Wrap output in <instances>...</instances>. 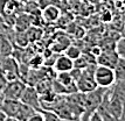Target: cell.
Returning <instances> with one entry per match:
<instances>
[{"mask_svg":"<svg viewBox=\"0 0 125 121\" xmlns=\"http://www.w3.org/2000/svg\"><path fill=\"white\" fill-rule=\"evenodd\" d=\"M106 90L108 88L97 86L93 91H90L88 93H84V111H83V114H82L81 119L88 120V118L97 110V107L101 104V101L103 99L104 93H105Z\"/></svg>","mask_w":125,"mask_h":121,"instance_id":"cell-1","label":"cell"},{"mask_svg":"<svg viewBox=\"0 0 125 121\" xmlns=\"http://www.w3.org/2000/svg\"><path fill=\"white\" fill-rule=\"evenodd\" d=\"M97 64H90L87 68L82 69L81 75L76 82V87L78 92L82 93H88L97 87V84L95 80V68Z\"/></svg>","mask_w":125,"mask_h":121,"instance_id":"cell-2","label":"cell"},{"mask_svg":"<svg viewBox=\"0 0 125 121\" xmlns=\"http://www.w3.org/2000/svg\"><path fill=\"white\" fill-rule=\"evenodd\" d=\"M95 80L96 84L99 87H104V88H109L116 82V75L112 68L109 66H104V65H99L97 64L95 68Z\"/></svg>","mask_w":125,"mask_h":121,"instance_id":"cell-3","label":"cell"},{"mask_svg":"<svg viewBox=\"0 0 125 121\" xmlns=\"http://www.w3.org/2000/svg\"><path fill=\"white\" fill-rule=\"evenodd\" d=\"M26 86H27L26 82H23L21 78H16V79H13V80H8L7 85L2 90L4 98H6V99L20 100Z\"/></svg>","mask_w":125,"mask_h":121,"instance_id":"cell-4","label":"cell"},{"mask_svg":"<svg viewBox=\"0 0 125 121\" xmlns=\"http://www.w3.org/2000/svg\"><path fill=\"white\" fill-rule=\"evenodd\" d=\"M20 101L33 107V108H35L36 111L41 110V107H40V94H39L38 90L33 85H27L26 86L21 98H20Z\"/></svg>","mask_w":125,"mask_h":121,"instance_id":"cell-5","label":"cell"},{"mask_svg":"<svg viewBox=\"0 0 125 121\" xmlns=\"http://www.w3.org/2000/svg\"><path fill=\"white\" fill-rule=\"evenodd\" d=\"M118 58H119V56H118L115 48H112V49H104L96 56V63L99 64V65L109 66V68L114 69L115 65L117 64Z\"/></svg>","mask_w":125,"mask_h":121,"instance_id":"cell-6","label":"cell"},{"mask_svg":"<svg viewBox=\"0 0 125 121\" xmlns=\"http://www.w3.org/2000/svg\"><path fill=\"white\" fill-rule=\"evenodd\" d=\"M21 101L15 99H4L2 104H1V110L4 111L6 115H7V120H15L16 114L19 112Z\"/></svg>","mask_w":125,"mask_h":121,"instance_id":"cell-7","label":"cell"},{"mask_svg":"<svg viewBox=\"0 0 125 121\" xmlns=\"http://www.w3.org/2000/svg\"><path fill=\"white\" fill-rule=\"evenodd\" d=\"M60 15H61V11L57 6L47 5V6H44V7H42L41 17L47 23H53V22L57 21L60 19Z\"/></svg>","mask_w":125,"mask_h":121,"instance_id":"cell-8","label":"cell"},{"mask_svg":"<svg viewBox=\"0 0 125 121\" xmlns=\"http://www.w3.org/2000/svg\"><path fill=\"white\" fill-rule=\"evenodd\" d=\"M73 68H74V60H71L65 54L60 55L54 62V69L56 70V72L70 71Z\"/></svg>","mask_w":125,"mask_h":121,"instance_id":"cell-9","label":"cell"},{"mask_svg":"<svg viewBox=\"0 0 125 121\" xmlns=\"http://www.w3.org/2000/svg\"><path fill=\"white\" fill-rule=\"evenodd\" d=\"M35 112H36L35 108H33V107H31V106H28V105L21 103L20 108H19V112H18V114H16L15 120L28 121L29 119H31V116H32Z\"/></svg>","mask_w":125,"mask_h":121,"instance_id":"cell-10","label":"cell"},{"mask_svg":"<svg viewBox=\"0 0 125 121\" xmlns=\"http://www.w3.org/2000/svg\"><path fill=\"white\" fill-rule=\"evenodd\" d=\"M115 75H116V80L125 79V58L119 57L117 60V64L114 68Z\"/></svg>","mask_w":125,"mask_h":121,"instance_id":"cell-11","label":"cell"},{"mask_svg":"<svg viewBox=\"0 0 125 121\" xmlns=\"http://www.w3.org/2000/svg\"><path fill=\"white\" fill-rule=\"evenodd\" d=\"M115 49H116V51H117V54H118L119 57L125 58V36L118 39L117 43L115 45Z\"/></svg>","mask_w":125,"mask_h":121,"instance_id":"cell-12","label":"cell"},{"mask_svg":"<svg viewBox=\"0 0 125 121\" xmlns=\"http://www.w3.org/2000/svg\"><path fill=\"white\" fill-rule=\"evenodd\" d=\"M65 55L68 57H70L71 60H76L77 57H80L81 55V50L78 47H75V45H71V47H67L65 49Z\"/></svg>","mask_w":125,"mask_h":121,"instance_id":"cell-13","label":"cell"},{"mask_svg":"<svg viewBox=\"0 0 125 121\" xmlns=\"http://www.w3.org/2000/svg\"><path fill=\"white\" fill-rule=\"evenodd\" d=\"M40 112L43 115L44 121H52V120H60L59 115L55 113L54 111H49V110H40Z\"/></svg>","mask_w":125,"mask_h":121,"instance_id":"cell-14","label":"cell"},{"mask_svg":"<svg viewBox=\"0 0 125 121\" xmlns=\"http://www.w3.org/2000/svg\"><path fill=\"white\" fill-rule=\"evenodd\" d=\"M7 83H8V79L6 77L5 72L0 69V91H1V92H2V90H4L5 86L7 85Z\"/></svg>","mask_w":125,"mask_h":121,"instance_id":"cell-15","label":"cell"},{"mask_svg":"<svg viewBox=\"0 0 125 121\" xmlns=\"http://www.w3.org/2000/svg\"><path fill=\"white\" fill-rule=\"evenodd\" d=\"M6 27V23L5 21H4V17L0 14V30H4Z\"/></svg>","mask_w":125,"mask_h":121,"instance_id":"cell-16","label":"cell"},{"mask_svg":"<svg viewBox=\"0 0 125 121\" xmlns=\"http://www.w3.org/2000/svg\"><path fill=\"white\" fill-rule=\"evenodd\" d=\"M5 120H7V115L4 113V111L0 108V121H5Z\"/></svg>","mask_w":125,"mask_h":121,"instance_id":"cell-17","label":"cell"},{"mask_svg":"<svg viewBox=\"0 0 125 121\" xmlns=\"http://www.w3.org/2000/svg\"><path fill=\"white\" fill-rule=\"evenodd\" d=\"M4 94H2V92L0 91V107H1V104H2V101H4Z\"/></svg>","mask_w":125,"mask_h":121,"instance_id":"cell-18","label":"cell"},{"mask_svg":"<svg viewBox=\"0 0 125 121\" xmlns=\"http://www.w3.org/2000/svg\"><path fill=\"white\" fill-rule=\"evenodd\" d=\"M4 58H5V56H2L1 54H0V68H1V64H2V60H4Z\"/></svg>","mask_w":125,"mask_h":121,"instance_id":"cell-19","label":"cell"},{"mask_svg":"<svg viewBox=\"0 0 125 121\" xmlns=\"http://www.w3.org/2000/svg\"><path fill=\"white\" fill-rule=\"evenodd\" d=\"M29 1H35V2H39V0H29Z\"/></svg>","mask_w":125,"mask_h":121,"instance_id":"cell-20","label":"cell"},{"mask_svg":"<svg viewBox=\"0 0 125 121\" xmlns=\"http://www.w3.org/2000/svg\"><path fill=\"white\" fill-rule=\"evenodd\" d=\"M123 120H125V113H124V118H123Z\"/></svg>","mask_w":125,"mask_h":121,"instance_id":"cell-21","label":"cell"}]
</instances>
